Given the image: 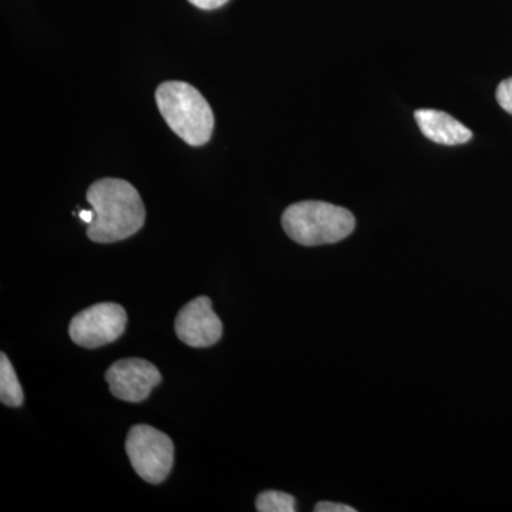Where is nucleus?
Returning a JSON list of instances; mask_svg holds the SVG:
<instances>
[{
    "label": "nucleus",
    "instance_id": "nucleus-1",
    "mask_svg": "<svg viewBox=\"0 0 512 512\" xmlns=\"http://www.w3.org/2000/svg\"><path fill=\"white\" fill-rule=\"evenodd\" d=\"M87 201L94 221L87 237L97 244H113L133 237L146 222V208L134 185L120 178H103L90 185Z\"/></svg>",
    "mask_w": 512,
    "mask_h": 512
},
{
    "label": "nucleus",
    "instance_id": "nucleus-2",
    "mask_svg": "<svg viewBox=\"0 0 512 512\" xmlns=\"http://www.w3.org/2000/svg\"><path fill=\"white\" fill-rule=\"evenodd\" d=\"M156 100L165 123L188 146L201 147L211 140L214 113L194 86L184 82L161 83Z\"/></svg>",
    "mask_w": 512,
    "mask_h": 512
},
{
    "label": "nucleus",
    "instance_id": "nucleus-3",
    "mask_svg": "<svg viewBox=\"0 0 512 512\" xmlns=\"http://www.w3.org/2000/svg\"><path fill=\"white\" fill-rule=\"evenodd\" d=\"M282 227L292 241L303 247L336 244L355 231L352 212L323 201H302L286 208Z\"/></svg>",
    "mask_w": 512,
    "mask_h": 512
},
{
    "label": "nucleus",
    "instance_id": "nucleus-4",
    "mask_svg": "<svg viewBox=\"0 0 512 512\" xmlns=\"http://www.w3.org/2000/svg\"><path fill=\"white\" fill-rule=\"evenodd\" d=\"M127 456L138 476L148 484L163 483L174 464V443L163 431L137 424L128 431Z\"/></svg>",
    "mask_w": 512,
    "mask_h": 512
},
{
    "label": "nucleus",
    "instance_id": "nucleus-5",
    "mask_svg": "<svg viewBox=\"0 0 512 512\" xmlns=\"http://www.w3.org/2000/svg\"><path fill=\"white\" fill-rule=\"evenodd\" d=\"M127 325V312L119 303L104 302L77 313L69 326L70 339L86 349L116 342Z\"/></svg>",
    "mask_w": 512,
    "mask_h": 512
},
{
    "label": "nucleus",
    "instance_id": "nucleus-6",
    "mask_svg": "<svg viewBox=\"0 0 512 512\" xmlns=\"http://www.w3.org/2000/svg\"><path fill=\"white\" fill-rule=\"evenodd\" d=\"M161 379L163 377L153 363L137 357L119 360L106 372L111 394L128 403L144 402Z\"/></svg>",
    "mask_w": 512,
    "mask_h": 512
},
{
    "label": "nucleus",
    "instance_id": "nucleus-7",
    "mask_svg": "<svg viewBox=\"0 0 512 512\" xmlns=\"http://www.w3.org/2000/svg\"><path fill=\"white\" fill-rule=\"evenodd\" d=\"M174 326L178 339L191 348H210L220 342L224 332L221 319L212 311V301L207 296L188 302L178 313Z\"/></svg>",
    "mask_w": 512,
    "mask_h": 512
},
{
    "label": "nucleus",
    "instance_id": "nucleus-8",
    "mask_svg": "<svg viewBox=\"0 0 512 512\" xmlns=\"http://www.w3.org/2000/svg\"><path fill=\"white\" fill-rule=\"evenodd\" d=\"M423 136L441 146H460L473 138V133L450 114L440 110L420 109L414 113Z\"/></svg>",
    "mask_w": 512,
    "mask_h": 512
},
{
    "label": "nucleus",
    "instance_id": "nucleus-9",
    "mask_svg": "<svg viewBox=\"0 0 512 512\" xmlns=\"http://www.w3.org/2000/svg\"><path fill=\"white\" fill-rule=\"evenodd\" d=\"M23 389L20 386L15 369L5 353L0 355V400L10 407L23 404Z\"/></svg>",
    "mask_w": 512,
    "mask_h": 512
},
{
    "label": "nucleus",
    "instance_id": "nucleus-10",
    "mask_svg": "<svg viewBox=\"0 0 512 512\" xmlns=\"http://www.w3.org/2000/svg\"><path fill=\"white\" fill-rule=\"evenodd\" d=\"M256 511L259 512H295V498L282 491H265L256 498Z\"/></svg>",
    "mask_w": 512,
    "mask_h": 512
},
{
    "label": "nucleus",
    "instance_id": "nucleus-11",
    "mask_svg": "<svg viewBox=\"0 0 512 512\" xmlns=\"http://www.w3.org/2000/svg\"><path fill=\"white\" fill-rule=\"evenodd\" d=\"M495 97H497L501 109L507 111V113L512 116V77L500 83V86L497 87Z\"/></svg>",
    "mask_w": 512,
    "mask_h": 512
},
{
    "label": "nucleus",
    "instance_id": "nucleus-12",
    "mask_svg": "<svg viewBox=\"0 0 512 512\" xmlns=\"http://www.w3.org/2000/svg\"><path fill=\"white\" fill-rule=\"evenodd\" d=\"M316 512H356L355 508L349 507V505L338 504V503H319L315 507Z\"/></svg>",
    "mask_w": 512,
    "mask_h": 512
},
{
    "label": "nucleus",
    "instance_id": "nucleus-13",
    "mask_svg": "<svg viewBox=\"0 0 512 512\" xmlns=\"http://www.w3.org/2000/svg\"><path fill=\"white\" fill-rule=\"evenodd\" d=\"M188 2L202 10H214L221 8V6H224L229 0H188Z\"/></svg>",
    "mask_w": 512,
    "mask_h": 512
},
{
    "label": "nucleus",
    "instance_id": "nucleus-14",
    "mask_svg": "<svg viewBox=\"0 0 512 512\" xmlns=\"http://www.w3.org/2000/svg\"><path fill=\"white\" fill-rule=\"evenodd\" d=\"M94 217H96V214H94V210H80L79 212V218L83 222H86L87 225L92 224L94 221Z\"/></svg>",
    "mask_w": 512,
    "mask_h": 512
}]
</instances>
